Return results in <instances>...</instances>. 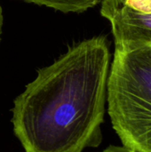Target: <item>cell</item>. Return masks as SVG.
Returning a JSON list of instances; mask_svg holds the SVG:
<instances>
[{"mask_svg":"<svg viewBox=\"0 0 151 152\" xmlns=\"http://www.w3.org/2000/svg\"><path fill=\"white\" fill-rule=\"evenodd\" d=\"M101 14L111 24L115 50L151 46V13L133 12L116 0H101Z\"/></svg>","mask_w":151,"mask_h":152,"instance_id":"3","label":"cell"},{"mask_svg":"<svg viewBox=\"0 0 151 152\" xmlns=\"http://www.w3.org/2000/svg\"><path fill=\"white\" fill-rule=\"evenodd\" d=\"M107 104L122 146L131 152H151V46L115 50Z\"/></svg>","mask_w":151,"mask_h":152,"instance_id":"2","label":"cell"},{"mask_svg":"<svg viewBox=\"0 0 151 152\" xmlns=\"http://www.w3.org/2000/svg\"><path fill=\"white\" fill-rule=\"evenodd\" d=\"M128 9L140 12L151 13V0H116Z\"/></svg>","mask_w":151,"mask_h":152,"instance_id":"5","label":"cell"},{"mask_svg":"<svg viewBox=\"0 0 151 152\" xmlns=\"http://www.w3.org/2000/svg\"><path fill=\"white\" fill-rule=\"evenodd\" d=\"M41 6L53 8L64 13H81L96 6L101 0H21Z\"/></svg>","mask_w":151,"mask_h":152,"instance_id":"4","label":"cell"},{"mask_svg":"<svg viewBox=\"0 0 151 152\" xmlns=\"http://www.w3.org/2000/svg\"><path fill=\"white\" fill-rule=\"evenodd\" d=\"M109 61L107 38L98 36L38 69L12 109L25 152H82L101 142Z\"/></svg>","mask_w":151,"mask_h":152,"instance_id":"1","label":"cell"},{"mask_svg":"<svg viewBox=\"0 0 151 152\" xmlns=\"http://www.w3.org/2000/svg\"><path fill=\"white\" fill-rule=\"evenodd\" d=\"M102 152H131L123 146H109Z\"/></svg>","mask_w":151,"mask_h":152,"instance_id":"6","label":"cell"},{"mask_svg":"<svg viewBox=\"0 0 151 152\" xmlns=\"http://www.w3.org/2000/svg\"><path fill=\"white\" fill-rule=\"evenodd\" d=\"M2 26H3V13H2V7L0 5V39H1V33H2Z\"/></svg>","mask_w":151,"mask_h":152,"instance_id":"7","label":"cell"}]
</instances>
